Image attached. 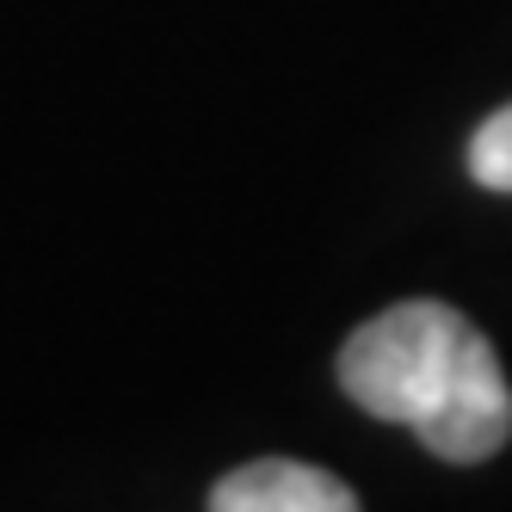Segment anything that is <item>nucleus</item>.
Returning <instances> with one entry per match:
<instances>
[{
  "instance_id": "2",
  "label": "nucleus",
  "mask_w": 512,
  "mask_h": 512,
  "mask_svg": "<svg viewBox=\"0 0 512 512\" xmlns=\"http://www.w3.org/2000/svg\"><path fill=\"white\" fill-rule=\"evenodd\" d=\"M210 512H364L358 494L315 463L297 457H260L229 469L210 488Z\"/></svg>"
},
{
  "instance_id": "3",
  "label": "nucleus",
  "mask_w": 512,
  "mask_h": 512,
  "mask_svg": "<svg viewBox=\"0 0 512 512\" xmlns=\"http://www.w3.org/2000/svg\"><path fill=\"white\" fill-rule=\"evenodd\" d=\"M469 179L488 192H512V105H500V112L469 136Z\"/></svg>"
},
{
  "instance_id": "1",
  "label": "nucleus",
  "mask_w": 512,
  "mask_h": 512,
  "mask_svg": "<svg viewBox=\"0 0 512 512\" xmlns=\"http://www.w3.org/2000/svg\"><path fill=\"white\" fill-rule=\"evenodd\" d=\"M340 389L364 414L414 426L445 463H488L512 438V389L488 334L451 303H395L340 346Z\"/></svg>"
}]
</instances>
